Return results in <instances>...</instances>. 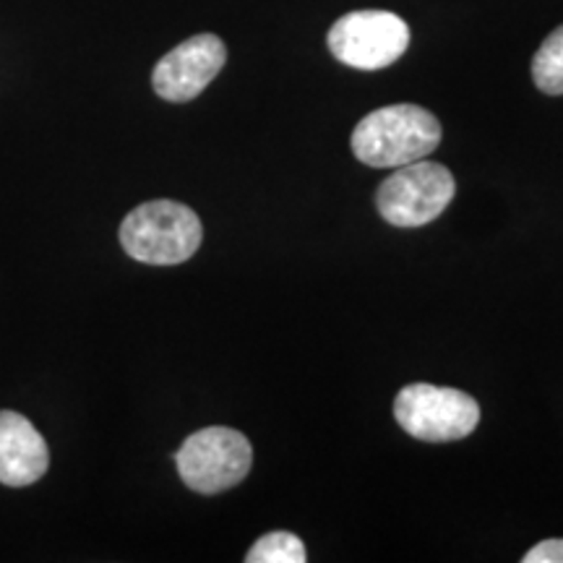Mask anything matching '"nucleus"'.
<instances>
[{"instance_id": "f257e3e1", "label": "nucleus", "mask_w": 563, "mask_h": 563, "mask_svg": "<svg viewBox=\"0 0 563 563\" xmlns=\"http://www.w3.org/2000/svg\"><path fill=\"white\" fill-rule=\"evenodd\" d=\"M441 141V123L418 104L373 110L352 131V152L371 167H402L428 157Z\"/></svg>"}, {"instance_id": "f03ea898", "label": "nucleus", "mask_w": 563, "mask_h": 563, "mask_svg": "<svg viewBox=\"0 0 563 563\" xmlns=\"http://www.w3.org/2000/svg\"><path fill=\"white\" fill-rule=\"evenodd\" d=\"M203 238L199 214L186 203L159 199L141 203L121 224V245L141 264H183L199 251Z\"/></svg>"}, {"instance_id": "7ed1b4c3", "label": "nucleus", "mask_w": 563, "mask_h": 563, "mask_svg": "<svg viewBox=\"0 0 563 563\" xmlns=\"http://www.w3.org/2000/svg\"><path fill=\"white\" fill-rule=\"evenodd\" d=\"M394 418L402 431L426 443L462 441L481 422V405L449 386L410 384L397 394Z\"/></svg>"}, {"instance_id": "20e7f679", "label": "nucleus", "mask_w": 563, "mask_h": 563, "mask_svg": "<svg viewBox=\"0 0 563 563\" xmlns=\"http://www.w3.org/2000/svg\"><path fill=\"white\" fill-rule=\"evenodd\" d=\"M175 464L188 488L211 496V493L230 490L249 475L253 449L251 441L235 428L211 426L183 441Z\"/></svg>"}, {"instance_id": "39448f33", "label": "nucleus", "mask_w": 563, "mask_h": 563, "mask_svg": "<svg viewBox=\"0 0 563 563\" xmlns=\"http://www.w3.org/2000/svg\"><path fill=\"white\" fill-rule=\"evenodd\" d=\"M454 175L439 162L418 159L397 167L378 188L376 203L382 217L397 228H420L443 214L454 199Z\"/></svg>"}, {"instance_id": "423d86ee", "label": "nucleus", "mask_w": 563, "mask_h": 563, "mask_svg": "<svg viewBox=\"0 0 563 563\" xmlns=\"http://www.w3.org/2000/svg\"><path fill=\"white\" fill-rule=\"evenodd\" d=\"M327 42L344 66L378 70L402 58L410 45V30L391 11H352L329 30Z\"/></svg>"}, {"instance_id": "0eeeda50", "label": "nucleus", "mask_w": 563, "mask_h": 563, "mask_svg": "<svg viewBox=\"0 0 563 563\" xmlns=\"http://www.w3.org/2000/svg\"><path fill=\"white\" fill-rule=\"evenodd\" d=\"M224 60H228V47L217 34H196L173 47L154 66L152 87L162 100L188 102L217 79Z\"/></svg>"}, {"instance_id": "6e6552de", "label": "nucleus", "mask_w": 563, "mask_h": 563, "mask_svg": "<svg viewBox=\"0 0 563 563\" xmlns=\"http://www.w3.org/2000/svg\"><path fill=\"white\" fill-rule=\"evenodd\" d=\"M47 443L24 415L0 410V483L24 488L47 473Z\"/></svg>"}, {"instance_id": "1a4fd4ad", "label": "nucleus", "mask_w": 563, "mask_h": 563, "mask_svg": "<svg viewBox=\"0 0 563 563\" xmlns=\"http://www.w3.org/2000/svg\"><path fill=\"white\" fill-rule=\"evenodd\" d=\"M532 79L545 95H563V26L548 34L532 60Z\"/></svg>"}, {"instance_id": "9d476101", "label": "nucleus", "mask_w": 563, "mask_h": 563, "mask_svg": "<svg viewBox=\"0 0 563 563\" xmlns=\"http://www.w3.org/2000/svg\"><path fill=\"white\" fill-rule=\"evenodd\" d=\"M249 563H302L306 561V545L292 532H269L251 548L245 555Z\"/></svg>"}, {"instance_id": "9b49d317", "label": "nucleus", "mask_w": 563, "mask_h": 563, "mask_svg": "<svg viewBox=\"0 0 563 563\" xmlns=\"http://www.w3.org/2000/svg\"><path fill=\"white\" fill-rule=\"evenodd\" d=\"M525 563H563V540H545L525 553Z\"/></svg>"}]
</instances>
